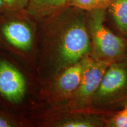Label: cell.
<instances>
[{
	"mask_svg": "<svg viewBox=\"0 0 127 127\" xmlns=\"http://www.w3.org/2000/svg\"><path fill=\"white\" fill-rule=\"evenodd\" d=\"M90 102L116 112L127 105V55L109 65Z\"/></svg>",
	"mask_w": 127,
	"mask_h": 127,
	"instance_id": "obj_1",
	"label": "cell"
},
{
	"mask_svg": "<svg viewBox=\"0 0 127 127\" xmlns=\"http://www.w3.org/2000/svg\"><path fill=\"white\" fill-rule=\"evenodd\" d=\"M104 8L91 11L89 28L95 57L112 63L127 55V44L123 38L114 34L105 25Z\"/></svg>",
	"mask_w": 127,
	"mask_h": 127,
	"instance_id": "obj_2",
	"label": "cell"
},
{
	"mask_svg": "<svg viewBox=\"0 0 127 127\" xmlns=\"http://www.w3.org/2000/svg\"><path fill=\"white\" fill-rule=\"evenodd\" d=\"M91 39L82 17L73 21L64 35L60 47L62 61L71 65L81 61L91 50Z\"/></svg>",
	"mask_w": 127,
	"mask_h": 127,
	"instance_id": "obj_3",
	"label": "cell"
},
{
	"mask_svg": "<svg viewBox=\"0 0 127 127\" xmlns=\"http://www.w3.org/2000/svg\"><path fill=\"white\" fill-rule=\"evenodd\" d=\"M83 63L81 81L75 93L76 103L80 106L91 102L111 64L88 55L83 58Z\"/></svg>",
	"mask_w": 127,
	"mask_h": 127,
	"instance_id": "obj_4",
	"label": "cell"
},
{
	"mask_svg": "<svg viewBox=\"0 0 127 127\" xmlns=\"http://www.w3.org/2000/svg\"><path fill=\"white\" fill-rule=\"evenodd\" d=\"M26 81L23 74L5 58L0 57V96L11 103L23 98Z\"/></svg>",
	"mask_w": 127,
	"mask_h": 127,
	"instance_id": "obj_5",
	"label": "cell"
},
{
	"mask_svg": "<svg viewBox=\"0 0 127 127\" xmlns=\"http://www.w3.org/2000/svg\"><path fill=\"white\" fill-rule=\"evenodd\" d=\"M0 38L9 45L27 51L31 48L32 35L26 24L17 21H7L0 24Z\"/></svg>",
	"mask_w": 127,
	"mask_h": 127,
	"instance_id": "obj_6",
	"label": "cell"
},
{
	"mask_svg": "<svg viewBox=\"0 0 127 127\" xmlns=\"http://www.w3.org/2000/svg\"><path fill=\"white\" fill-rule=\"evenodd\" d=\"M83 66L82 59L66 68L60 77L57 84L60 91L65 94L75 93L81 81Z\"/></svg>",
	"mask_w": 127,
	"mask_h": 127,
	"instance_id": "obj_7",
	"label": "cell"
},
{
	"mask_svg": "<svg viewBox=\"0 0 127 127\" xmlns=\"http://www.w3.org/2000/svg\"><path fill=\"white\" fill-rule=\"evenodd\" d=\"M109 5V13L116 27L127 36V0H112Z\"/></svg>",
	"mask_w": 127,
	"mask_h": 127,
	"instance_id": "obj_8",
	"label": "cell"
},
{
	"mask_svg": "<svg viewBox=\"0 0 127 127\" xmlns=\"http://www.w3.org/2000/svg\"><path fill=\"white\" fill-rule=\"evenodd\" d=\"M108 126L112 127H127V105L108 121Z\"/></svg>",
	"mask_w": 127,
	"mask_h": 127,
	"instance_id": "obj_9",
	"label": "cell"
},
{
	"mask_svg": "<svg viewBox=\"0 0 127 127\" xmlns=\"http://www.w3.org/2000/svg\"><path fill=\"white\" fill-rule=\"evenodd\" d=\"M68 1L71 5L90 11L99 8L98 0H68Z\"/></svg>",
	"mask_w": 127,
	"mask_h": 127,
	"instance_id": "obj_10",
	"label": "cell"
},
{
	"mask_svg": "<svg viewBox=\"0 0 127 127\" xmlns=\"http://www.w3.org/2000/svg\"><path fill=\"white\" fill-rule=\"evenodd\" d=\"M36 7L42 9H52L61 7L68 0H32Z\"/></svg>",
	"mask_w": 127,
	"mask_h": 127,
	"instance_id": "obj_11",
	"label": "cell"
},
{
	"mask_svg": "<svg viewBox=\"0 0 127 127\" xmlns=\"http://www.w3.org/2000/svg\"><path fill=\"white\" fill-rule=\"evenodd\" d=\"M97 124L88 119L79 118L68 121L61 124V127H93L96 126Z\"/></svg>",
	"mask_w": 127,
	"mask_h": 127,
	"instance_id": "obj_12",
	"label": "cell"
},
{
	"mask_svg": "<svg viewBox=\"0 0 127 127\" xmlns=\"http://www.w3.org/2000/svg\"><path fill=\"white\" fill-rule=\"evenodd\" d=\"M7 8L14 9L24 7L27 0H3Z\"/></svg>",
	"mask_w": 127,
	"mask_h": 127,
	"instance_id": "obj_13",
	"label": "cell"
},
{
	"mask_svg": "<svg viewBox=\"0 0 127 127\" xmlns=\"http://www.w3.org/2000/svg\"><path fill=\"white\" fill-rule=\"evenodd\" d=\"M13 123L4 113L0 112V127H9L13 126Z\"/></svg>",
	"mask_w": 127,
	"mask_h": 127,
	"instance_id": "obj_14",
	"label": "cell"
},
{
	"mask_svg": "<svg viewBox=\"0 0 127 127\" xmlns=\"http://www.w3.org/2000/svg\"><path fill=\"white\" fill-rule=\"evenodd\" d=\"M112 1V0H98L99 8H104L105 6L109 5Z\"/></svg>",
	"mask_w": 127,
	"mask_h": 127,
	"instance_id": "obj_15",
	"label": "cell"
},
{
	"mask_svg": "<svg viewBox=\"0 0 127 127\" xmlns=\"http://www.w3.org/2000/svg\"><path fill=\"white\" fill-rule=\"evenodd\" d=\"M7 8L3 0H0V14L4 12V9Z\"/></svg>",
	"mask_w": 127,
	"mask_h": 127,
	"instance_id": "obj_16",
	"label": "cell"
}]
</instances>
